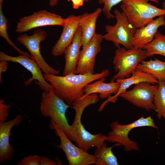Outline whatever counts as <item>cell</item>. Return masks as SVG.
<instances>
[{"mask_svg":"<svg viewBox=\"0 0 165 165\" xmlns=\"http://www.w3.org/2000/svg\"><path fill=\"white\" fill-rule=\"evenodd\" d=\"M109 75L108 69L94 74H70L62 76L44 73L45 79L52 86L56 93L69 105L84 94L85 87L90 83Z\"/></svg>","mask_w":165,"mask_h":165,"instance_id":"1","label":"cell"},{"mask_svg":"<svg viewBox=\"0 0 165 165\" xmlns=\"http://www.w3.org/2000/svg\"><path fill=\"white\" fill-rule=\"evenodd\" d=\"M160 0H124L120 7L131 24L136 28L142 27L156 17L165 16V10L152 5L149 1L158 4Z\"/></svg>","mask_w":165,"mask_h":165,"instance_id":"2","label":"cell"},{"mask_svg":"<svg viewBox=\"0 0 165 165\" xmlns=\"http://www.w3.org/2000/svg\"><path fill=\"white\" fill-rule=\"evenodd\" d=\"M70 107L53 89L42 94L40 109L42 115L53 120L71 140V125L66 116V110Z\"/></svg>","mask_w":165,"mask_h":165,"instance_id":"3","label":"cell"},{"mask_svg":"<svg viewBox=\"0 0 165 165\" xmlns=\"http://www.w3.org/2000/svg\"><path fill=\"white\" fill-rule=\"evenodd\" d=\"M149 127L158 129L154 119L150 116L145 117L144 116L130 123L123 125L117 121L112 122L110 124L111 130L107 135L106 141L110 143H118L123 146L127 152L140 151L137 143L131 140L128 136L129 133L134 128Z\"/></svg>","mask_w":165,"mask_h":165,"instance_id":"4","label":"cell"},{"mask_svg":"<svg viewBox=\"0 0 165 165\" xmlns=\"http://www.w3.org/2000/svg\"><path fill=\"white\" fill-rule=\"evenodd\" d=\"M115 54L113 63L116 73L111 82L130 77L138 64L148 57L145 50L134 47L130 49L119 47Z\"/></svg>","mask_w":165,"mask_h":165,"instance_id":"5","label":"cell"},{"mask_svg":"<svg viewBox=\"0 0 165 165\" xmlns=\"http://www.w3.org/2000/svg\"><path fill=\"white\" fill-rule=\"evenodd\" d=\"M114 13L116 22L114 25L105 26L106 33L103 35V38L112 42L117 48L122 45L125 48H133V39L136 28L131 24L124 13L115 9Z\"/></svg>","mask_w":165,"mask_h":165,"instance_id":"6","label":"cell"},{"mask_svg":"<svg viewBox=\"0 0 165 165\" xmlns=\"http://www.w3.org/2000/svg\"><path fill=\"white\" fill-rule=\"evenodd\" d=\"M50 127L55 130V133L60 138V144L57 146L62 149L65 153L69 165L95 164L96 159L95 156L74 145L64 133L51 119Z\"/></svg>","mask_w":165,"mask_h":165,"instance_id":"7","label":"cell"},{"mask_svg":"<svg viewBox=\"0 0 165 165\" xmlns=\"http://www.w3.org/2000/svg\"><path fill=\"white\" fill-rule=\"evenodd\" d=\"M75 112L74 120L71 125V141L87 152L94 147L100 146L106 141L107 135L100 133L93 134L85 129L81 121L82 110L76 109Z\"/></svg>","mask_w":165,"mask_h":165,"instance_id":"8","label":"cell"},{"mask_svg":"<svg viewBox=\"0 0 165 165\" xmlns=\"http://www.w3.org/2000/svg\"><path fill=\"white\" fill-rule=\"evenodd\" d=\"M47 35L45 31L37 28L32 35L29 36L24 33L19 36L17 40L27 48L31 54V58L36 62L44 73L57 75L60 73L59 70L49 65L40 52V43L46 40Z\"/></svg>","mask_w":165,"mask_h":165,"instance_id":"9","label":"cell"},{"mask_svg":"<svg viewBox=\"0 0 165 165\" xmlns=\"http://www.w3.org/2000/svg\"><path fill=\"white\" fill-rule=\"evenodd\" d=\"M133 88L126 91L119 96L133 105L147 112L155 110L154 96L158 88L155 85L146 82H141L134 85Z\"/></svg>","mask_w":165,"mask_h":165,"instance_id":"10","label":"cell"},{"mask_svg":"<svg viewBox=\"0 0 165 165\" xmlns=\"http://www.w3.org/2000/svg\"><path fill=\"white\" fill-rule=\"evenodd\" d=\"M66 20L59 15L42 10L20 18L16 26V31L22 33L34 28L47 26L63 27Z\"/></svg>","mask_w":165,"mask_h":165,"instance_id":"11","label":"cell"},{"mask_svg":"<svg viewBox=\"0 0 165 165\" xmlns=\"http://www.w3.org/2000/svg\"><path fill=\"white\" fill-rule=\"evenodd\" d=\"M103 35L96 33L80 51L75 74H94L96 57L101 49Z\"/></svg>","mask_w":165,"mask_h":165,"instance_id":"12","label":"cell"},{"mask_svg":"<svg viewBox=\"0 0 165 165\" xmlns=\"http://www.w3.org/2000/svg\"><path fill=\"white\" fill-rule=\"evenodd\" d=\"M29 57L20 55L17 57L8 55L2 51L0 52V61H11L20 64L29 71L32 75L31 78L24 82L25 85L28 86L32 82L36 80L40 88L43 91L53 89L52 86L45 79L42 70L36 62Z\"/></svg>","mask_w":165,"mask_h":165,"instance_id":"13","label":"cell"},{"mask_svg":"<svg viewBox=\"0 0 165 165\" xmlns=\"http://www.w3.org/2000/svg\"><path fill=\"white\" fill-rule=\"evenodd\" d=\"M80 16L81 15L72 14L66 18L60 36L52 47V54L53 56H59L64 54L66 48L72 43L79 27Z\"/></svg>","mask_w":165,"mask_h":165,"instance_id":"14","label":"cell"},{"mask_svg":"<svg viewBox=\"0 0 165 165\" xmlns=\"http://www.w3.org/2000/svg\"><path fill=\"white\" fill-rule=\"evenodd\" d=\"M22 117L18 115L12 120L0 122V163H2L10 160L13 155L14 149L9 143L12 128L21 123Z\"/></svg>","mask_w":165,"mask_h":165,"instance_id":"15","label":"cell"},{"mask_svg":"<svg viewBox=\"0 0 165 165\" xmlns=\"http://www.w3.org/2000/svg\"><path fill=\"white\" fill-rule=\"evenodd\" d=\"M120 83V86L117 92L114 95L107 98L100 106L98 109L100 111L102 110L105 105L108 102H115L118 97L121 94L127 91L131 86L143 82H148L153 84H158L159 81L150 74L136 69L128 78L119 79L116 80Z\"/></svg>","mask_w":165,"mask_h":165,"instance_id":"16","label":"cell"},{"mask_svg":"<svg viewBox=\"0 0 165 165\" xmlns=\"http://www.w3.org/2000/svg\"><path fill=\"white\" fill-rule=\"evenodd\" d=\"M165 16L161 15L153 19L145 25L136 29L133 39V47L142 49L151 42L160 27L165 26Z\"/></svg>","mask_w":165,"mask_h":165,"instance_id":"17","label":"cell"},{"mask_svg":"<svg viewBox=\"0 0 165 165\" xmlns=\"http://www.w3.org/2000/svg\"><path fill=\"white\" fill-rule=\"evenodd\" d=\"M81 46L82 34L79 27L75 34L72 43L67 47L64 52L65 64L63 72V75L75 74Z\"/></svg>","mask_w":165,"mask_h":165,"instance_id":"18","label":"cell"},{"mask_svg":"<svg viewBox=\"0 0 165 165\" xmlns=\"http://www.w3.org/2000/svg\"><path fill=\"white\" fill-rule=\"evenodd\" d=\"M101 12L102 9L98 8L93 12L85 13L81 15L79 27L81 31L82 48L87 45L96 34V23Z\"/></svg>","mask_w":165,"mask_h":165,"instance_id":"19","label":"cell"},{"mask_svg":"<svg viewBox=\"0 0 165 165\" xmlns=\"http://www.w3.org/2000/svg\"><path fill=\"white\" fill-rule=\"evenodd\" d=\"M105 78L97 80L94 82L87 85L84 89V94L87 95L93 93H99V96L104 99L110 97L112 94H115L118 92L120 86L118 81L111 82L106 83L104 82Z\"/></svg>","mask_w":165,"mask_h":165,"instance_id":"20","label":"cell"},{"mask_svg":"<svg viewBox=\"0 0 165 165\" xmlns=\"http://www.w3.org/2000/svg\"><path fill=\"white\" fill-rule=\"evenodd\" d=\"M136 69L148 73L159 81H165V61L155 58L154 60L142 61Z\"/></svg>","mask_w":165,"mask_h":165,"instance_id":"21","label":"cell"},{"mask_svg":"<svg viewBox=\"0 0 165 165\" xmlns=\"http://www.w3.org/2000/svg\"><path fill=\"white\" fill-rule=\"evenodd\" d=\"M120 145L118 143L111 146L108 147L107 144L104 142L100 146L96 148L94 151V155L96 159V165H118L119 163L116 157L112 150L114 147Z\"/></svg>","mask_w":165,"mask_h":165,"instance_id":"22","label":"cell"},{"mask_svg":"<svg viewBox=\"0 0 165 165\" xmlns=\"http://www.w3.org/2000/svg\"><path fill=\"white\" fill-rule=\"evenodd\" d=\"M142 49L146 50L148 57L156 54L165 57V35L157 31L153 40L145 45Z\"/></svg>","mask_w":165,"mask_h":165,"instance_id":"23","label":"cell"},{"mask_svg":"<svg viewBox=\"0 0 165 165\" xmlns=\"http://www.w3.org/2000/svg\"><path fill=\"white\" fill-rule=\"evenodd\" d=\"M157 85L154 100L155 111L158 119L165 120V81H159Z\"/></svg>","mask_w":165,"mask_h":165,"instance_id":"24","label":"cell"},{"mask_svg":"<svg viewBox=\"0 0 165 165\" xmlns=\"http://www.w3.org/2000/svg\"><path fill=\"white\" fill-rule=\"evenodd\" d=\"M8 19L5 16L2 10V7H0V35L4 38L7 43L16 50L20 55H26L31 57V55L27 52L23 51L17 47L9 37L7 32Z\"/></svg>","mask_w":165,"mask_h":165,"instance_id":"25","label":"cell"},{"mask_svg":"<svg viewBox=\"0 0 165 165\" xmlns=\"http://www.w3.org/2000/svg\"><path fill=\"white\" fill-rule=\"evenodd\" d=\"M124 0H98L100 4H103L102 12L108 19L115 18V16L111 13V10L113 6Z\"/></svg>","mask_w":165,"mask_h":165,"instance_id":"26","label":"cell"},{"mask_svg":"<svg viewBox=\"0 0 165 165\" xmlns=\"http://www.w3.org/2000/svg\"><path fill=\"white\" fill-rule=\"evenodd\" d=\"M40 156L37 155H30L18 162V165H40Z\"/></svg>","mask_w":165,"mask_h":165,"instance_id":"27","label":"cell"},{"mask_svg":"<svg viewBox=\"0 0 165 165\" xmlns=\"http://www.w3.org/2000/svg\"><path fill=\"white\" fill-rule=\"evenodd\" d=\"M5 101L0 99V122L6 121L9 115L8 109L11 106L10 104L7 105Z\"/></svg>","mask_w":165,"mask_h":165,"instance_id":"28","label":"cell"},{"mask_svg":"<svg viewBox=\"0 0 165 165\" xmlns=\"http://www.w3.org/2000/svg\"><path fill=\"white\" fill-rule=\"evenodd\" d=\"M57 159V160H53L46 156H40V165H57L62 164L61 161H60Z\"/></svg>","mask_w":165,"mask_h":165,"instance_id":"29","label":"cell"},{"mask_svg":"<svg viewBox=\"0 0 165 165\" xmlns=\"http://www.w3.org/2000/svg\"><path fill=\"white\" fill-rule=\"evenodd\" d=\"M8 63L7 61H1L0 63V82H2L1 75L2 73L6 72L7 69Z\"/></svg>","mask_w":165,"mask_h":165,"instance_id":"30","label":"cell"},{"mask_svg":"<svg viewBox=\"0 0 165 165\" xmlns=\"http://www.w3.org/2000/svg\"><path fill=\"white\" fill-rule=\"evenodd\" d=\"M72 2V6L73 9H78L83 5L84 0H71Z\"/></svg>","mask_w":165,"mask_h":165,"instance_id":"31","label":"cell"},{"mask_svg":"<svg viewBox=\"0 0 165 165\" xmlns=\"http://www.w3.org/2000/svg\"><path fill=\"white\" fill-rule=\"evenodd\" d=\"M58 0H50L49 5L50 6L53 7L57 5Z\"/></svg>","mask_w":165,"mask_h":165,"instance_id":"32","label":"cell"},{"mask_svg":"<svg viewBox=\"0 0 165 165\" xmlns=\"http://www.w3.org/2000/svg\"><path fill=\"white\" fill-rule=\"evenodd\" d=\"M162 7L163 9L165 10V1L163 2L162 3Z\"/></svg>","mask_w":165,"mask_h":165,"instance_id":"33","label":"cell"},{"mask_svg":"<svg viewBox=\"0 0 165 165\" xmlns=\"http://www.w3.org/2000/svg\"><path fill=\"white\" fill-rule=\"evenodd\" d=\"M3 0H0V7H2V3Z\"/></svg>","mask_w":165,"mask_h":165,"instance_id":"34","label":"cell"},{"mask_svg":"<svg viewBox=\"0 0 165 165\" xmlns=\"http://www.w3.org/2000/svg\"><path fill=\"white\" fill-rule=\"evenodd\" d=\"M89 0H84V1L86 2H87Z\"/></svg>","mask_w":165,"mask_h":165,"instance_id":"35","label":"cell"},{"mask_svg":"<svg viewBox=\"0 0 165 165\" xmlns=\"http://www.w3.org/2000/svg\"><path fill=\"white\" fill-rule=\"evenodd\" d=\"M68 1H71V0H67Z\"/></svg>","mask_w":165,"mask_h":165,"instance_id":"36","label":"cell"}]
</instances>
